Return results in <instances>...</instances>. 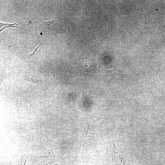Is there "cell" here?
<instances>
[{
  "label": "cell",
  "instance_id": "cell-1",
  "mask_svg": "<svg viewBox=\"0 0 165 165\" xmlns=\"http://www.w3.org/2000/svg\"><path fill=\"white\" fill-rule=\"evenodd\" d=\"M83 128L82 135L83 148L85 150L94 147L97 143V135L96 132H91Z\"/></svg>",
  "mask_w": 165,
  "mask_h": 165
},
{
  "label": "cell",
  "instance_id": "cell-2",
  "mask_svg": "<svg viewBox=\"0 0 165 165\" xmlns=\"http://www.w3.org/2000/svg\"><path fill=\"white\" fill-rule=\"evenodd\" d=\"M85 60L83 61L84 63L83 64V67L84 69L89 71L90 70V71L92 70L94 71L95 69L99 70V69L97 68V67L101 66L99 62H97V61L94 59L92 60L87 58Z\"/></svg>",
  "mask_w": 165,
  "mask_h": 165
},
{
  "label": "cell",
  "instance_id": "cell-3",
  "mask_svg": "<svg viewBox=\"0 0 165 165\" xmlns=\"http://www.w3.org/2000/svg\"><path fill=\"white\" fill-rule=\"evenodd\" d=\"M112 162L114 165H127L124 158L120 154L114 155Z\"/></svg>",
  "mask_w": 165,
  "mask_h": 165
}]
</instances>
